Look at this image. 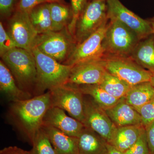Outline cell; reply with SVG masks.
Here are the masks:
<instances>
[{"label": "cell", "instance_id": "obj_30", "mask_svg": "<svg viewBox=\"0 0 154 154\" xmlns=\"http://www.w3.org/2000/svg\"><path fill=\"white\" fill-rule=\"evenodd\" d=\"M16 46L9 36L2 21L0 22V56H2L6 53Z\"/></svg>", "mask_w": 154, "mask_h": 154}, {"label": "cell", "instance_id": "obj_19", "mask_svg": "<svg viewBox=\"0 0 154 154\" xmlns=\"http://www.w3.org/2000/svg\"><path fill=\"white\" fill-rule=\"evenodd\" d=\"M145 129L142 125L117 127L109 143L125 152L137 142Z\"/></svg>", "mask_w": 154, "mask_h": 154}, {"label": "cell", "instance_id": "obj_17", "mask_svg": "<svg viewBox=\"0 0 154 154\" xmlns=\"http://www.w3.org/2000/svg\"><path fill=\"white\" fill-rule=\"evenodd\" d=\"M0 90L11 102L26 100L33 97L19 88L10 70L2 60L0 61Z\"/></svg>", "mask_w": 154, "mask_h": 154}, {"label": "cell", "instance_id": "obj_37", "mask_svg": "<svg viewBox=\"0 0 154 154\" xmlns=\"http://www.w3.org/2000/svg\"><path fill=\"white\" fill-rule=\"evenodd\" d=\"M150 82L151 83L152 85L154 88V75L152 76L151 79V80Z\"/></svg>", "mask_w": 154, "mask_h": 154}, {"label": "cell", "instance_id": "obj_3", "mask_svg": "<svg viewBox=\"0 0 154 154\" xmlns=\"http://www.w3.org/2000/svg\"><path fill=\"white\" fill-rule=\"evenodd\" d=\"M32 52L37 69L35 96L44 94L46 90L49 91L66 83L72 66L58 62L36 48H33Z\"/></svg>", "mask_w": 154, "mask_h": 154}, {"label": "cell", "instance_id": "obj_2", "mask_svg": "<svg viewBox=\"0 0 154 154\" xmlns=\"http://www.w3.org/2000/svg\"><path fill=\"white\" fill-rule=\"evenodd\" d=\"M1 58L13 75L19 88L35 96L37 69L32 51L14 48Z\"/></svg>", "mask_w": 154, "mask_h": 154}, {"label": "cell", "instance_id": "obj_18", "mask_svg": "<svg viewBox=\"0 0 154 154\" xmlns=\"http://www.w3.org/2000/svg\"><path fill=\"white\" fill-rule=\"evenodd\" d=\"M78 139L79 154H107L108 143L92 129L85 127Z\"/></svg>", "mask_w": 154, "mask_h": 154}, {"label": "cell", "instance_id": "obj_21", "mask_svg": "<svg viewBox=\"0 0 154 154\" xmlns=\"http://www.w3.org/2000/svg\"><path fill=\"white\" fill-rule=\"evenodd\" d=\"M126 102L137 110L154 97V88L150 82L132 86L125 96Z\"/></svg>", "mask_w": 154, "mask_h": 154}, {"label": "cell", "instance_id": "obj_28", "mask_svg": "<svg viewBox=\"0 0 154 154\" xmlns=\"http://www.w3.org/2000/svg\"><path fill=\"white\" fill-rule=\"evenodd\" d=\"M137 111L140 114L142 125L145 128L154 121V97Z\"/></svg>", "mask_w": 154, "mask_h": 154}, {"label": "cell", "instance_id": "obj_14", "mask_svg": "<svg viewBox=\"0 0 154 154\" xmlns=\"http://www.w3.org/2000/svg\"><path fill=\"white\" fill-rule=\"evenodd\" d=\"M59 107H50L45 115L42 125L55 128L66 134L78 137L85 126L81 122L66 115Z\"/></svg>", "mask_w": 154, "mask_h": 154}, {"label": "cell", "instance_id": "obj_38", "mask_svg": "<svg viewBox=\"0 0 154 154\" xmlns=\"http://www.w3.org/2000/svg\"><path fill=\"white\" fill-rule=\"evenodd\" d=\"M55 1L57 2H59L60 3H66L65 1V0H55Z\"/></svg>", "mask_w": 154, "mask_h": 154}, {"label": "cell", "instance_id": "obj_9", "mask_svg": "<svg viewBox=\"0 0 154 154\" xmlns=\"http://www.w3.org/2000/svg\"><path fill=\"white\" fill-rule=\"evenodd\" d=\"M107 17L123 24L137 35L140 40L153 34L148 19H144L128 9L119 0H107Z\"/></svg>", "mask_w": 154, "mask_h": 154}, {"label": "cell", "instance_id": "obj_10", "mask_svg": "<svg viewBox=\"0 0 154 154\" xmlns=\"http://www.w3.org/2000/svg\"><path fill=\"white\" fill-rule=\"evenodd\" d=\"M85 126L92 129L110 143L117 127L91 96L84 95Z\"/></svg>", "mask_w": 154, "mask_h": 154}, {"label": "cell", "instance_id": "obj_11", "mask_svg": "<svg viewBox=\"0 0 154 154\" xmlns=\"http://www.w3.org/2000/svg\"><path fill=\"white\" fill-rule=\"evenodd\" d=\"M7 21L6 30L16 47L32 51L38 33L30 21L28 13L17 11Z\"/></svg>", "mask_w": 154, "mask_h": 154}, {"label": "cell", "instance_id": "obj_6", "mask_svg": "<svg viewBox=\"0 0 154 154\" xmlns=\"http://www.w3.org/2000/svg\"><path fill=\"white\" fill-rule=\"evenodd\" d=\"M108 20L107 0L88 1L75 27L74 37L77 44L87 39Z\"/></svg>", "mask_w": 154, "mask_h": 154}, {"label": "cell", "instance_id": "obj_15", "mask_svg": "<svg viewBox=\"0 0 154 154\" xmlns=\"http://www.w3.org/2000/svg\"><path fill=\"white\" fill-rule=\"evenodd\" d=\"M105 110L117 127L142 125L140 114L126 102L124 97L119 99L113 107Z\"/></svg>", "mask_w": 154, "mask_h": 154}, {"label": "cell", "instance_id": "obj_39", "mask_svg": "<svg viewBox=\"0 0 154 154\" xmlns=\"http://www.w3.org/2000/svg\"><path fill=\"white\" fill-rule=\"evenodd\" d=\"M88 1H94V0H88Z\"/></svg>", "mask_w": 154, "mask_h": 154}, {"label": "cell", "instance_id": "obj_23", "mask_svg": "<svg viewBox=\"0 0 154 154\" xmlns=\"http://www.w3.org/2000/svg\"><path fill=\"white\" fill-rule=\"evenodd\" d=\"M50 3L36 6L28 13L30 21L38 34L54 31Z\"/></svg>", "mask_w": 154, "mask_h": 154}, {"label": "cell", "instance_id": "obj_31", "mask_svg": "<svg viewBox=\"0 0 154 154\" xmlns=\"http://www.w3.org/2000/svg\"><path fill=\"white\" fill-rule=\"evenodd\" d=\"M124 153L125 154H150L147 141L145 129L137 142Z\"/></svg>", "mask_w": 154, "mask_h": 154}, {"label": "cell", "instance_id": "obj_22", "mask_svg": "<svg viewBox=\"0 0 154 154\" xmlns=\"http://www.w3.org/2000/svg\"><path fill=\"white\" fill-rule=\"evenodd\" d=\"M49 7L54 31L68 28L73 18L71 5L54 2L50 3Z\"/></svg>", "mask_w": 154, "mask_h": 154}, {"label": "cell", "instance_id": "obj_20", "mask_svg": "<svg viewBox=\"0 0 154 154\" xmlns=\"http://www.w3.org/2000/svg\"><path fill=\"white\" fill-rule=\"evenodd\" d=\"M131 57L139 65L154 75V43L153 35L140 41Z\"/></svg>", "mask_w": 154, "mask_h": 154}, {"label": "cell", "instance_id": "obj_25", "mask_svg": "<svg viewBox=\"0 0 154 154\" xmlns=\"http://www.w3.org/2000/svg\"><path fill=\"white\" fill-rule=\"evenodd\" d=\"M99 85L110 96L118 99L125 97L132 87L108 72Z\"/></svg>", "mask_w": 154, "mask_h": 154}, {"label": "cell", "instance_id": "obj_1", "mask_svg": "<svg viewBox=\"0 0 154 154\" xmlns=\"http://www.w3.org/2000/svg\"><path fill=\"white\" fill-rule=\"evenodd\" d=\"M51 107L49 91L30 99L11 102L10 118L31 145L37 132L41 129L43 118Z\"/></svg>", "mask_w": 154, "mask_h": 154}, {"label": "cell", "instance_id": "obj_16", "mask_svg": "<svg viewBox=\"0 0 154 154\" xmlns=\"http://www.w3.org/2000/svg\"><path fill=\"white\" fill-rule=\"evenodd\" d=\"M57 154H79L78 137L70 136L53 127L42 125Z\"/></svg>", "mask_w": 154, "mask_h": 154}, {"label": "cell", "instance_id": "obj_35", "mask_svg": "<svg viewBox=\"0 0 154 154\" xmlns=\"http://www.w3.org/2000/svg\"><path fill=\"white\" fill-rule=\"evenodd\" d=\"M107 154H125L123 152L119 150L112 145L108 143L107 145Z\"/></svg>", "mask_w": 154, "mask_h": 154}, {"label": "cell", "instance_id": "obj_29", "mask_svg": "<svg viewBox=\"0 0 154 154\" xmlns=\"http://www.w3.org/2000/svg\"><path fill=\"white\" fill-rule=\"evenodd\" d=\"M19 0H0V16L2 20H8L17 11Z\"/></svg>", "mask_w": 154, "mask_h": 154}, {"label": "cell", "instance_id": "obj_36", "mask_svg": "<svg viewBox=\"0 0 154 154\" xmlns=\"http://www.w3.org/2000/svg\"><path fill=\"white\" fill-rule=\"evenodd\" d=\"M151 25L153 31V39L154 43V17H152V18H149L148 19Z\"/></svg>", "mask_w": 154, "mask_h": 154}, {"label": "cell", "instance_id": "obj_34", "mask_svg": "<svg viewBox=\"0 0 154 154\" xmlns=\"http://www.w3.org/2000/svg\"><path fill=\"white\" fill-rule=\"evenodd\" d=\"M0 154H31L30 151L25 150L16 146L4 148L0 151Z\"/></svg>", "mask_w": 154, "mask_h": 154}, {"label": "cell", "instance_id": "obj_33", "mask_svg": "<svg viewBox=\"0 0 154 154\" xmlns=\"http://www.w3.org/2000/svg\"><path fill=\"white\" fill-rule=\"evenodd\" d=\"M145 128L150 154H154V121Z\"/></svg>", "mask_w": 154, "mask_h": 154}, {"label": "cell", "instance_id": "obj_7", "mask_svg": "<svg viewBox=\"0 0 154 154\" xmlns=\"http://www.w3.org/2000/svg\"><path fill=\"white\" fill-rule=\"evenodd\" d=\"M108 73L131 86L150 82L152 74L138 64L130 56L103 57Z\"/></svg>", "mask_w": 154, "mask_h": 154}, {"label": "cell", "instance_id": "obj_24", "mask_svg": "<svg viewBox=\"0 0 154 154\" xmlns=\"http://www.w3.org/2000/svg\"><path fill=\"white\" fill-rule=\"evenodd\" d=\"M76 86L83 94L91 96L105 110L113 107L119 99L110 96L99 85Z\"/></svg>", "mask_w": 154, "mask_h": 154}, {"label": "cell", "instance_id": "obj_5", "mask_svg": "<svg viewBox=\"0 0 154 154\" xmlns=\"http://www.w3.org/2000/svg\"><path fill=\"white\" fill-rule=\"evenodd\" d=\"M68 28L38 34L33 48L61 63L65 62L77 45Z\"/></svg>", "mask_w": 154, "mask_h": 154}, {"label": "cell", "instance_id": "obj_8", "mask_svg": "<svg viewBox=\"0 0 154 154\" xmlns=\"http://www.w3.org/2000/svg\"><path fill=\"white\" fill-rule=\"evenodd\" d=\"M51 106L65 110L71 116L83 123L84 121V94L77 86L65 84L48 91Z\"/></svg>", "mask_w": 154, "mask_h": 154}, {"label": "cell", "instance_id": "obj_13", "mask_svg": "<svg viewBox=\"0 0 154 154\" xmlns=\"http://www.w3.org/2000/svg\"><path fill=\"white\" fill-rule=\"evenodd\" d=\"M109 20L95 33L82 42L77 44L71 54L64 64L73 66L77 64L94 59L103 57L102 42L107 30Z\"/></svg>", "mask_w": 154, "mask_h": 154}, {"label": "cell", "instance_id": "obj_4", "mask_svg": "<svg viewBox=\"0 0 154 154\" xmlns=\"http://www.w3.org/2000/svg\"><path fill=\"white\" fill-rule=\"evenodd\" d=\"M140 40L132 30L119 21L110 19L102 42L104 56H130Z\"/></svg>", "mask_w": 154, "mask_h": 154}, {"label": "cell", "instance_id": "obj_27", "mask_svg": "<svg viewBox=\"0 0 154 154\" xmlns=\"http://www.w3.org/2000/svg\"><path fill=\"white\" fill-rule=\"evenodd\" d=\"M88 0H71V5L73 12V18L68 29L74 36L75 27L78 18L85 7Z\"/></svg>", "mask_w": 154, "mask_h": 154}, {"label": "cell", "instance_id": "obj_26", "mask_svg": "<svg viewBox=\"0 0 154 154\" xmlns=\"http://www.w3.org/2000/svg\"><path fill=\"white\" fill-rule=\"evenodd\" d=\"M32 145L31 154H57L47 134L42 128L35 135Z\"/></svg>", "mask_w": 154, "mask_h": 154}, {"label": "cell", "instance_id": "obj_12", "mask_svg": "<svg viewBox=\"0 0 154 154\" xmlns=\"http://www.w3.org/2000/svg\"><path fill=\"white\" fill-rule=\"evenodd\" d=\"M107 72L104 58L94 59L72 66L66 84L77 86L100 85Z\"/></svg>", "mask_w": 154, "mask_h": 154}, {"label": "cell", "instance_id": "obj_32", "mask_svg": "<svg viewBox=\"0 0 154 154\" xmlns=\"http://www.w3.org/2000/svg\"><path fill=\"white\" fill-rule=\"evenodd\" d=\"M56 2L55 0H19L17 11L29 13L36 6L45 4Z\"/></svg>", "mask_w": 154, "mask_h": 154}]
</instances>
